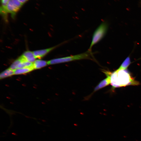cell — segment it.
<instances>
[{
  "instance_id": "9a60e30c",
  "label": "cell",
  "mask_w": 141,
  "mask_h": 141,
  "mask_svg": "<svg viewBox=\"0 0 141 141\" xmlns=\"http://www.w3.org/2000/svg\"><path fill=\"white\" fill-rule=\"evenodd\" d=\"M23 4L26 2L28 0H19Z\"/></svg>"
},
{
  "instance_id": "ba28073f",
  "label": "cell",
  "mask_w": 141,
  "mask_h": 141,
  "mask_svg": "<svg viewBox=\"0 0 141 141\" xmlns=\"http://www.w3.org/2000/svg\"><path fill=\"white\" fill-rule=\"evenodd\" d=\"M48 64L47 61L40 59L36 60L33 63L34 69H37L43 67Z\"/></svg>"
},
{
  "instance_id": "8fae6325",
  "label": "cell",
  "mask_w": 141,
  "mask_h": 141,
  "mask_svg": "<svg viewBox=\"0 0 141 141\" xmlns=\"http://www.w3.org/2000/svg\"><path fill=\"white\" fill-rule=\"evenodd\" d=\"M131 63L129 56L127 57L123 62L118 68V70L127 69V68Z\"/></svg>"
},
{
  "instance_id": "8992f818",
  "label": "cell",
  "mask_w": 141,
  "mask_h": 141,
  "mask_svg": "<svg viewBox=\"0 0 141 141\" xmlns=\"http://www.w3.org/2000/svg\"><path fill=\"white\" fill-rule=\"evenodd\" d=\"M58 46H56L46 49L35 51H33V53L36 58H40L45 56Z\"/></svg>"
},
{
  "instance_id": "9c48e42d",
  "label": "cell",
  "mask_w": 141,
  "mask_h": 141,
  "mask_svg": "<svg viewBox=\"0 0 141 141\" xmlns=\"http://www.w3.org/2000/svg\"><path fill=\"white\" fill-rule=\"evenodd\" d=\"M34 69L33 67L17 68L14 70V74L18 75L26 73Z\"/></svg>"
},
{
  "instance_id": "52a82bcc",
  "label": "cell",
  "mask_w": 141,
  "mask_h": 141,
  "mask_svg": "<svg viewBox=\"0 0 141 141\" xmlns=\"http://www.w3.org/2000/svg\"><path fill=\"white\" fill-rule=\"evenodd\" d=\"M21 56L25 60L32 63H33L36 60L33 51H25Z\"/></svg>"
},
{
  "instance_id": "4fadbf2b",
  "label": "cell",
  "mask_w": 141,
  "mask_h": 141,
  "mask_svg": "<svg viewBox=\"0 0 141 141\" xmlns=\"http://www.w3.org/2000/svg\"><path fill=\"white\" fill-rule=\"evenodd\" d=\"M22 60V59L21 56L11 64L10 67L11 69L14 70L18 68L19 64Z\"/></svg>"
},
{
  "instance_id": "30bf717a",
  "label": "cell",
  "mask_w": 141,
  "mask_h": 141,
  "mask_svg": "<svg viewBox=\"0 0 141 141\" xmlns=\"http://www.w3.org/2000/svg\"><path fill=\"white\" fill-rule=\"evenodd\" d=\"M10 0H1L2 6L0 8V13L3 16H7L8 13L7 6Z\"/></svg>"
},
{
  "instance_id": "7a4b0ae2",
  "label": "cell",
  "mask_w": 141,
  "mask_h": 141,
  "mask_svg": "<svg viewBox=\"0 0 141 141\" xmlns=\"http://www.w3.org/2000/svg\"><path fill=\"white\" fill-rule=\"evenodd\" d=\"M90 53L88 51L75 55L52 59L47 61L48 64H59L84 59H91L90 54L91 53Z\"/></svg>"
},
{
  "instance_id": "277c9868",
  "label": "cell",
  "mask_w": 141,
  "mask_h": 141,
  "mask_svg": "<svg viewBox=\"0 0 141 141\" xmlns=\"http://www.w3.org/2000/svg\"><path fill=\"white\" fill-rule=\"evenodd\" d=\"M102 72L106 75L107 77L105 79L101 81L94 88L91 94L89 96L88 98H90L95 92L110 84V74L111 72L105 70H102Z\"/></svg>"
},
{
  "instance_id": "6da1fadb",
  "label": "cell",
  "mask_w": 141,
  "mask_h": 141,
  "mask_svg": "<svg viewBox=\"0 0 141 141\" xmlns=\"http://www.w3.org/2000/svg\"><path fill=\"white\" fill-rule=\"evenodd\" d=\"M110 84L112 89L128 85H137L139 83L135 80L127 70L117 69L111 72Z\"/></svg>"
},
{
  "instance_id": "5bb4252c",
  "label": "cell",
  "mask_w": 141,
  "mask_h": 141,
  "mask_svg": "<svg viewBox=\"0 0 141 141\" xmlns=\"http://www.w3.org/2000/svg\"><path fill=\"white\" fill-rule=\"evenodd\" d=\"M21 58H22V57ZM22 58V60L19 64L18 67V68L30 67H33V63L25 60Z\"/></svg>"
},
{
  "instance_id": "5b68a950",
  "label": "cell",
  "mask_w": 141,
  "mask_h": 141,
  "mask_svg": "<svg viewBox=\"0 0 141 141\" xmlns=\"http://www.w3.org/2000/svg\"><path fill=\"white\" fill-rule=\"evenodd\" d=\"M23 4L19 0H10L7 6L8 13L11 14L12 17H14Z\"/></svg>"
},
{
  "instance_id": "3957f363",
  "label": "cell",
  "mask_w": 141,
  "mask_h": 141,
  "mask_svg": "<svg viewBox=\"0 0 141 141\" xmlns=\"http://www.w3.org/2000/svg\"><path fill=\"white\" fill-rule=\"evenodd\" d=\"M108 25L106 22H102L94 31L88 51L91 52L93 46L99 42L104 36L107 31Z\"/></svg>"
},
{
  "instance_id": "7c38bea8",
  "label": "cell",
  "mask_w": 141,
  "mask_h": 141,
  "mask_svg": "<svg viewBox=\"0 0 141 141\" xmlns=\"http://www.w3.org/2000/svg\"><path fill=\"white\" fill-rule=\"evenodd\" d=\"M14 74V70L9 68L2 72L0 74V78L2 79Z\"/></svg>"
},
{
  "instance_id": "2e32d148",
  "label": "cell",
  "mask_w": 141,
  "mask_h": 141,
  "mask_svg": "<svg viewBox=\"0 0 141 141\" xmlns=\"http://www.w3.org/2000/svg\"><path fill=\"white\" fill-rule=\"evenodd\" d=\"M140 4H141V2H140Z\"/></svg>"
}]
</instances>
